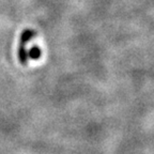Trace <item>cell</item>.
I'll use <instances>...</instances> for the list:
<instances>
[{"mask_svg":"<svg viewBox=\"0 0 154 154\" xmlns=\"http://www.w3.org/2000/svg\"><path fill=\"white\" fill-rule=\"evenodd\" d=\"M18 59L19 62L23 65H26L28 63V51H27L25 45H23V44H20L18 47Z\"/></svg>","mask_w":154,"mask_h":154,"instance_id":"6da1fadb","label":"cell"},{"mask_svg":"<svg viewBox=\"0 0 154 154\" xmlns=\"http://www.w3.org/2000/svg\"><path fill=\"white\" fill-rule=\"evenodd\" d=\"M34 34L35 33H34L33 31H31V30H25V31L23 32L22 36H20V44L26 45L27 42H28L31 38H33Z\"/></svg>","mask_w":154,"mask_h":154,"instance_id":"7a4b0ae2","label":"cell"},{"mask_svg":"<svg viewBox=\"0 0 154 154\" xmlns=\"http://www.w3.org/2000/svg\"><path fill=\"white\" fill-rule=\"evenodd\" d=\"M28 57H30L33 60H38V58L41 57V49L38 46H33L30 48V51H28Z\"/></svg>","mask_w":154,"mask_h":154,"instance_id":"3957f363","label":"cell"}]
</instances>
